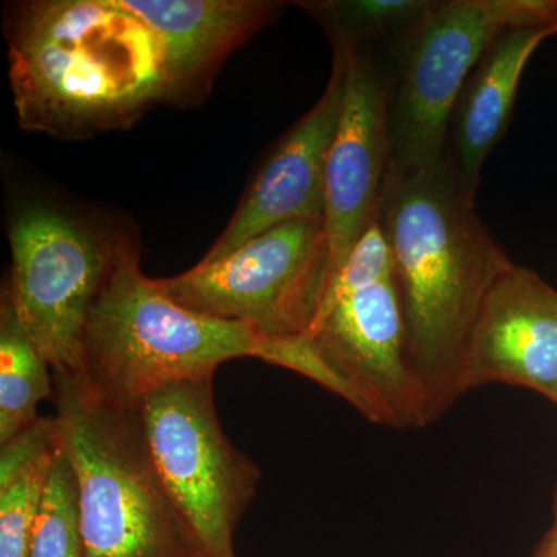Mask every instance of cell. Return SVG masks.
I'll use <instances>...</instances> for the list:
<instances>
[{"instance_id":"1","label":"cell","mask_w":557,"mask_h":557,"mask_svg":"<svg viewBox=\"0 0 557 557\" xmlns=\"http://www.w3.org/2000/svg\"><path fill=\"white\" fill-rule=\"evenodd\" d=\"M379 218L394 255L406 357L434 421L463 395L469 336L512 262L448 160L388 172Z\"/></svg>"},{"instance_id":"2","label":"cell","mask_w":557,"mask_h":557,"mask_svg":"<svg viewBox=\"0 0 557 557\" xmlns=\"http://www.w3.org/2000/svg\"><path fill=\"white\" fill-rule=\"evenodd\" d=\"M10 79L24 129L79 138L129 126L168 101L160 39L120 0L22 7L10 25Z\"/></svg>"},{"instance_id":"3","label":"cell","mask_w":557,"mask_h":557,"mask_svg":"<svg viewBox=\"0 0 557 557\" xmlns=\"http://www.w3.org/2000/svg\"><path fill=\"white\" fill-rule=\"evenodd\" d=\"M61 443L78 482L86 557H207L149 456L134 406L54 372Z\"/></svg>"},{"instance_id":"4","label":"cell","mask_w":557,"mask_h":557,"mask_svg":"<svg viewBox=\"0 0 557 557\" xmlns=\"http://www.w3.org/2000/svg\"><path fill=\"white\" fill-rule=\"evenodd\" d=\"M270 355L271 341L248 325L197 313L164 295L124 236L87 324L81 373L104 397L132 406L166 384L214 376L230 359L269 362Z\"/></svg>"},{"instance_id":"5","label":"cell","mask_w":557,"mask_h":557,"mask_svg":"<svg viewBox=\"0 0 557 557\" xmlns=\"http://www.w3.org/2000/svg\"><path fill=\"white\" fill-rule=\"evenodd\" d=\"M516 28L557 30V0H429L388 44L391 171L446 160L458 95L491 44Z\"/></svg>"},{"instance_id":"6","label":"cell","mask_w":557,"mask_h":557,"mask_svg":"<svg viewBox=\"0 0 557 557\" xmlns=\"http://www.w3.org/2000/svg\"><path fill=\"white\" fill-rule=\"evenodd\" d=\"M335 260L324 218L293 220L157 287L186 309L248 325L269 341L307 338L324 306Z\"/></svg>"},{"instance_id":"7","label":"cell","mask_w":557,"mask_h":557,"mask_svg":"<svg viewBox=\"0 0 557 557\" xmlns=\"http://www.w3.org/2000/svg\"><path fill=\"white\" fill-rule=\"evenodd\" d=\"M212 391V376L177 381L132 406L153 467L205 555L236 557L234 533L260 472L226 437Z\"/></svg>"},{"instance_id":"8","label":"cell","mask_w":557,"mask_h":557,"mask_svg":"<svg viewBox=\"0 0 557 557\" xmlns=\"http://www.w3.org/2000/svg\"><path fill=\"white\" fill-rule=\"evenodd\" d=\"M3 292L54 372H83L84 336L124 236L46 205L11 219Z\"/></svg>"},{"instance_id":"9","label":"cell","mask_w":557,"mask_h":557,"mask_svg":"<svg viewBox=\"0 0 557 557\" xmlns=\"http://www.w3.org/2000/svg\"><path fill=\"white\" fill-rule=\"evenodd\" d=\"M322 386L368 420L408 429L431 423L426 399L410 372L395 276L348 281L333 274L321 313L307 336Z\"/></svg>"},{"instance_id":"10","label":"cell","mask_w":557,"mask_h":557,"mask_svg":"<svg viewBox=\"0 0 557 557\" xmlns=\"http://www.w3.org/2000/svg\"><path fill=\"white\" fill-rule=\"evenodd\" d=\"M332 42L339 44L346 61L343 109L325 174V230L338 269L380 215L392 166V64L373 47H354L338 36Z\"/></svg>"},{"instance_id":"11","label":"cell","mask_w":557,"mask_h":557,"mask_svg":"<svg viewBox=\"0 0 557 557\" xmlns=\"http://www.w3.org/2000/svg\"><path fill=\"white\" fill-rule=\"evenodd\" d=\"M344 81V51L333 42L332 75L324 94L270 150L228 225L201 260L222 258L282 223L325 219V174L343 109Z\"/></svg>"},{"instance_id":"12","label":"cell","mask_w":557,"mask_h":557,"mask_svg":"<svg viewBox=\"0 0 557 557\" xmlns=\"http://www.w3.org/2000/svg\"><path fill=\"white\" fill-rule=\"evenodd\" d=\"M487 383L528 387L557 405V292L516 263L487 293L469 336L463 394Z\"/></svg>"},{"instance_id":"13","label":"cell","mask_w":557,"mask_h":557,"mask_svg":"<svg viewBox=\"0 0 557 557\" xmlns=\"http://www.w3.org/2000/svg\"><path fill=\"white\" fill-rule=\"evenodd\" d=\"M160 39L168 101L200 94L222 61L276 17L265 0H120Z\"/></svg>"},{"instance_id":"14","label":"cell","mask_w":557,"mask_h":557,"mask_svg":"<svg viewBox=\"0 0 557 557\" xmlns=\"http://www.w3.org/2000/svg\"><path fill=\"white\" fill-rule=\"evenodd\" d=\"M556 28H516L498 36L472 70L450 115L446 160L475 200L480 172L507 131L528 61Z\"/></svg>"},{"instance_id":"15","label":"cell","mask_w":557,"mask_h":557,"mask_svg":"<svg viewBox=\"0 0 557 557\" xmlns=\"http://www.w3.org/2000/svg\"><path fill=\"white\" fill-rule=\"evenodd\" d=\"M50 362L14 311L0 298V445L39 420L38 405L53 395Z\"/></svg>"},{"instance_id":"16","label":"cell","mask_w":557,"mask_h":557,"mask_svg":"<svg viewBox=\"0 0 557 557\" xmlns=\"http://www.w3.org/2000/svg\"><path fill=\"white\" fill-rule=\"evenodd\" d=\"M30 557H86L78 482L61 434L33 528Z\"/></svg>"},{"instance_id":"17","label":"cell","mask_w":557,"mask_h":557,"mask_svg":"<svg viewBox=\"0 0 557 557\" xmlns=\"http://www.w3.org/2000/svg\"><path fill=\"white\" fill-rule=\"evenodd\" d=\"M429 0H350L307 3L332 36L354 47L391 44L426 9Z\"/></svg>"},{"instance_id":"18","label":"cell","mask_w":557,"mask_h":557,"mask_svg":"<svg viewBox=\"0 0 557 557\" xmlns=\"http://www.w3.org/2000/svg\"><path fill=\"white\" fill-rule=\"evenodd\" d=\"M54 453L0 486V557H30L33 528Z\"/></svg>"},{"instance_id":"19","label":"cell","mask_w":557,"mask_h":557,"mask_svg":"<svg viewBox=\"0 0 557 557\" xmlns=\"http://www.w3.org/2000/svg\"><path fill=\"white\" fill-rule=\"evenodd\" d=\"M60 443L57 418L40 417L38 421L3 443L0 449V486L16 479L40 458L49 456Z\"/></svg>"},{"instance_id":"20","label":"cell","mask_w":557,"mask_h":557,"mask_svg":"<svg viewBox=\"0 0 557 557\" xmlns=\"http://www.w3.org/2000/svg\"><path fill=\"white\" fill-rule=\"evenodd\" d=\"M534 557H557V516H555V523L542 539Z\"/></svg>"},{"instance_id":"21","label":"cell","mask_w":557,"mask_h":557,"mask_svg":"<svg viewBox=\"0 0 557 557\" xmlns=\"http://www.w3.org/2000/svg\"><path fill=\"white\" fill-rule=\"evenodd\" d=\"M555 516H557V490H556V496H555Z\"/></svg>"}]
</instances>
